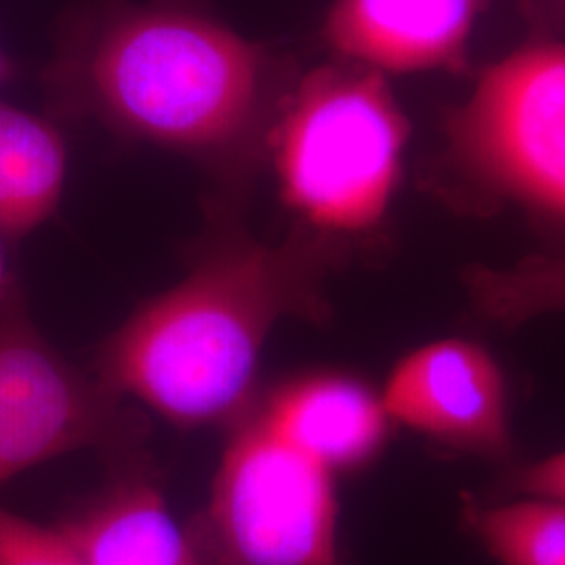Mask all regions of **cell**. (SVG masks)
Returning a JSON list of instances; mask_svg holds the SVG:
<instances>
[{
    "instance_id": "cell-1",
    "label": "cell",
    "mask_w": 565,
    "mask_h": 565,
    "mask_svg": "<svg viewBox=\"0 0 565 565\" xmlns=\"http://www.w3.org/2000/svg\"><path fill=\"white\" fill-rule=\"evenodd\" d=\"M300 72L191 0H114L61 30L42 72L51 118L93 120L247 181Z\"/></svg>"
},
{
    "instance_id": "cell-2",
    "label": "cell",
    "mask_w": 565,
    "mask_h": 565,
    "mask_svg": "<svg viewBox=\"0 0 565 565\" xmlns=\"http://www.w3.org/2000/svg\"><path fill=\"white\" fill-rule=\"evenodd\" d=\"M221 216L184 279L142 303L97 361L103 384L186 429L239 422L273 329L327 315L329 237L302 228L266 243Z\"/></svg>"
},
{
    "instance_id": "cell-3",
    "label": "cell",
    "mask_w": 565,
    "mask_h": 565,
    "mask_svg": "<svg viewBox=\"0 0 565 565\" xmlns=\"http://www.w3.org/2000/svg\"><path fill=\"white\" fill-rule=\"evenodd\" d=\"M408 137L385 74L335 57L298 76L273 128L268 162L303 231L331 239L384 218Z\"/></svg>"
},
{
    "instance_id": "cell-4",
    "label": "cell",
    "mask_w": 565,
    "mask_h": 565,
    "mask_svg": "<svg viewBox=\"0 0 565 565\" xmlns=\"http://www.w3.org/2000/svg\"><path fill=\"white\" fill-rule=\"evenodd\" d=\"M191 536L205 565H342L333 473L254 408L235 427Z\"/></svg>"
},
{
    "instance_id": "cell-5",
    "label": "cell",
    "mask_w": 565,
    "mask_h": 565,
    "mask_svg": "<svg viewBox=\"0 0 565 565\" xmlns=\"http://www.w3.org/2000/svg\"><path fill=\"white\" fill-rule=\"evenodd\" d=\"M445 135L463 179L565 223V42H530L490 65Z\"/></svg>"
},
{
    "instance_id": "cell-6",
    "label": "cell",
    "mask_w": 565,
    "mask_h": 565,
    "mask_svg": "<svg viewBox=\"0 0 565 565\" xmlns=\"http://www.w3.org/2000/svg\"><path fill=\"white\" fill-rule=\"evenodd\" d=\"M132 438L139 424L120 394L46 342L23 296L0 310V484L55 457Z\"/></svg>"
},
{
    "instance_id": "cell-7",
    "label": "cell",
    "mask_w": 565,
    "mask_h": 565,
    "mask_svg": "<svg viewBox=\"0 0 565 565\" xmlns=\"http://www.w3.org/2000/svg\"><path fill=\"white\" fill-rule=\"evenodd\" d=\"M382 403L390 419L445 445L509 452L503 377L473 343L445 340L411 352L392 371Z\"/></svg>"
},
{
    "instance_id": "cell-8",
    "label": "cell",
    "mask_w": 565,
    "mask_h": 565,
    "mask_svg": "<svg viewBox=\"0 0 565 565\" xmlns=\"http://www.w3.org/2000/svg\"><path fill=\"white\" fill-rule=\"evenodd\" d=\"M486 0H335L321 39L338 60L382 74L463 72Z\"/></svg>"
},
{
    "instance_id": "cell-9",
    "label": "cell",
    "mask_w": 565,
    "mask_h": 565,
    "mask_svg": "<svg viewBox=\"0 0 565 565\" xmlns=\"http://www.w3.org/2000/svg\"><path fill=\"white\" fill-rule=\"evenodd\" d=\"M266 425L329 471L369 461L387 436L382 396L335 373L294 380L256 406Z\"/></svg>"
},
{
    "instance_id": "cell-10",
    "label": "cell",
    "mask_w": 565,
    "mask_h": 565,
    "mask_svg": "<svg viewBox=\"0 0 565 565\" xmlns=\"http://www.w3.org/2000/svg\"><path fill=\"white\" fill-rule=\"evenodd\" d=\"M60 527L88 565H205L162 490L142 476L111 486Z\"/></svg>"
},
{
    "instance_id": "cell-11",
    "label": "cell",
    "mask_w": 565,
    "mask_h": 565,
    "mask_svg": "<svg viewBox=\"0 0 565 565\" xmlns=\"http://www.w3.org/2000/svg\"><path fill=\"white\" fill-rule=\"evenodd\" d=\"M67 145L57 121L0 102V235L21 239L60 207Z\"/></svg>"
},
{
    "instance_id": "cell-12",
    "label": "cell",
    "mask_w": 565,
    "mask_h": 565,
    "mask_svg": "<svg viewBox=\"0 0 565 565\" xmlns=\"http://www.w3.org/2000/svg\"><path fill=\"white\" fill-rule=\"evenodd\" d=\"M465 522L501 565H565V503L467 505Z\"/></svg>"
},
{
    "instance_id": "cell-13",
    "label": "cell",
    "mask_w": 565,
    "mask_h": 565,
    "mask_svg": "<svg viewBox=\"0 0 565 565\" xmlns=\"http://www.w3.org/2000/svg\"><path fill=\"white\" fill-rule=\"evenodd\" d=\"M465 281L471 302L494 323H524L565 310V256L527 258L513 268H469Z\"/></svg>"
},
{
    "instance_id": "cell-14",
    "label": "cell",
    "mask_w": 565,
    "mask_h": 565,
    "mask_svg": "<svg viewBox=\"0 0 565 565\" xmlns=\"http://www.w3.org/2000/svg\"><path fill=\"white\" fill-rule=\"evenodd\" d=\"M0 565L88 564L60 525L44 527L0 507Z\"/></svg>"
},
{
    "instance_id": "cell-15",
    "label": "cell",
    "mask_w": 565,
    "mask_h": 565,
    "mask_svg": "<svg viewBox=\"0 0 565 565\" xmlns=\"http://www.w3.org/2000/svg\"><path fill=\"white\" fill-rule=\"evenodd\" d=\"M511 484L518 492L530 494L532 499L565 503V450L539 463L527 465L515 473Z\"/></svg>"
},
{
    "instance_id": "cell-16",
    "label": "cell",
    "mask_w": 565,
    "mask_h": 565,
    "mask_svg": "<svg viewBox=\"0 0 565 565\" xmlns=\"http://www.w3.org/2000/svg\"><path fill=\"white\" fill-rule=\"evenodd\" d=\"M21 298L20 285L13 279L9 264L4 258V249H2V235H0V310L7 308L13 300Z\"/></svg>"
},
{
    "instance_id": "cell-17",
    "label": "cell",
    "mask_w": 565,
    "mask_h": 565,
    "mask_svg": "<svg viewBox=\"0 0 565 565\" xmlns=\"http://www.w3.org/2000/svg\"><path fill=\"white\" fill-rule=\"evenodd\" d=\"M13 61L9 60L7 55H4V51L0 49V86L4 84V82L11 81L13 78Z\"/></svg>"
},
{
    "instance_id": "cell-18",
    "label": "cell",
    "mask_w": 565,
    "mask_h": 565,
    "mask_svg": "<svg viewBox=\"0 0 565 565\" xmlns=\"http://www.w3.org/2000/svg\"><path fill=\"white\" fill-rule=\"evenodd\" d=\"M562 2H565V0H562Z\"/></svg>"
}]
</instances>
